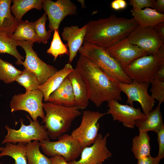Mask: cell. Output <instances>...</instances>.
Here are the masks:
<instances>
[{
    "label": "cell",
    "mask_w": 164,
    "mask_h": 164,
    "mask_svg": "<svg viewBox=\"0 0 164 164\" xmlns=\"http://www.w3.org/2000/svg\"><path fill=\"white\" fill-rule=\"evenodd\" d=\"M75 68L85 84L89 100L96 107L112 100H122L119 81L108 75L89 59L80 55Z\"/></svg>",
    "instance_id": "6da1fadb"
},
{
    "label": "cell",
    "mask_w": 164,
    "mask_h": 164,
    "mask_svg": "<svg viewBox=\"0 0 164 164\" xmlns=\"http://www.w3.org/2000/svg\"><path fill=\"white\" fill-rule=\"evenodd\" d=\"M87 25L84 42L104 49L128 37L138 25L133 18L118 17L114 15L97 20H92Z\"/></svg>",
    "instance_id": "7a4b0ae2"
},
{
    "label": "cell",
    "mask_w": 164,
    "mask_h": 164,
    "mask_svg": "<svg viewBox=\"0 0 164 164\" xmlns=\"http://www.w3.org/2000/svg\"><path fill=\"white\" fill-rule=\"evenodd\" d=\"M46 112L41 122L45 123L48 135L52 139L58 138L69 130L73 120L82 113L77 107H67L49 102L43 103Z\"/></svg>",
    "instance_id": "3957f363"
},
{
    "label": "cell",
    "mask_w": 164,
    "mask_h": 164,
    "mask_svg": "<svg viewBox=\"0 0 164 164\" xmlns=\"http://www.w3.org/2000/svg\"><path fill=\"white\" fill-rule=\"evenodd\" d=\"M78 52L91 60L108 75L120 82L131 83L120 63L102 48L84 42Z\"/></svg>",
    "instance_id": "277c9868"
},
{
    "label": "cell",
    "mask_w": 164,
    "mask_h": 164,
    "mask_svg": "<svg viewBox=\"0 0 164 164\" xmlns=\"http://www.w3.org/2000/svg\"><path fill=\"white\" fill-rule=\"evenodd\" d=\"M58 140L39 142L40 147L46 155L53 157L60 155L67 162L75 160L80 155L82 148L77 141L71 135L64 134L58 138Z\"/></svg>",
    "instance_id": "5b68a950"
},
{
    "label": "cell",
    "mask_w": 164,
    "mask_h": 164,
    "mask_svg": "<svg viewBox=\"0 0 164 164\" xmlns=\"http://www.w3.org/2000/svg\"><path fill=\"white\" fill-rule=\"evenodd\" d=\"M27 118L30 122L28 125H25L22 119H20V128L18 130L10 128L8 125L5 126L7 131V135L2 142V144L10 142L15 144L21 143L26 144L32 141L49 140L46 130L44 125H40L38 121H32L28 116Z\"/></svg>",
    "instance_id": "8992f818"
},
{
    "label": "cell",
    "mask_w": 164,
    "mask_h": 164,
    "mask_svg": "<svg viewBox=\"0 0 164 164\" xmlns=\"http://www.w3.org/2000/svg\"><path fill=\"white\" fill-rule=\"evenodd\" d=\"M164 62L155 54L143 56L133 60L124 70L126 75L132 80L150 83L154 75Z\"/></svg>",
    "instance_id": "52a82bcc"
},
{
    "label": "cell",
    "mask_w": 164,
    "mask_h": 164,
    "mask_svg": "<svg viewBox=\"0 0 164 164\" xmlns=\"http://www.w3.org/2000/svg\"><path fill=\"white\" fill-rule=\"evenodd\" d=\"M106 114L90 110L83 111L80 125L72 131L71 134L82 149L91 146L95 142L100 128L98 121Z\"/></svg>",
    "instance_id": "ba28073f"
},
{
    "label": "cell",
    "mask_w": 164,
    "mask_h": 164,
    "mask_svg": "<svg viewBox=\"0 0 164 164\" xmlns=\"http://www.w3.org/2000/svg\"><path fill=\"white\" fill-rule=\"evenodd\" d=\"M43 99V94L39 89L15 95L10 102L11 112L24 111L29 114L33 121H37L38 117L43 120L45 114Z\"/></svg>",
    "instance_id": "9c48e42d"
},
{
    "label": "cell",
    "mask_w": 164,
    "mask_h": 164,
    "mask_svg": "<svg viewBox=\"0 0 164 164\" xmlns=\"http://www.w3.org/2000/svg\"><path fill=\"white\" fill-rule=\"evenodd\" d=\"M18 46L25 51L26 58L22 63L26 69L36 76L40 85L44 83L58 70L54 66L48 64L38 57L33 50V43L26 41H16Z\"/></svg>",
    "instance_id": "30bf717a"
},
{
    "label": "cell",
    "mask_w": 164,
    "mask_h": 164,
    "mask_svg": "<svg viewBox=\"0 0 164 164\" xmlns=\"http://www.w3.org/2000/svg\"><path fill=\"white\" fill-rule=\"evenodd\" d=\"M150 84L146 82H138L134 80L130 84L119 82L121 92L127 96L126 103L133 106V102H138L145 115L153 109L156 102L155 100L148 93Z\"/></svg>",
    "instance_id": "8fae6325"
},
{
    "label": "cell",
    "mask_w": 164,
    "mask_h": 164,
    "mask_svg": "<svg viewBox=\"0 0 164 164\" xmlns=\"http://www.w3.org/2000/svg\"><path fill=\"white\" fill-rule=\"evenodd\" d=\"M43 8L45 11L49 21L48 27L53 32L58 29L61 22L68 15L76 14L77 7L70 0H43Z\"/></svg>",
    "instance_id": "7c38bea8"
},
{
    "label": "cell",
    "mask_w": 164,
    "mask_h": 164,
    "mask_svg": "<svg viewBox=\"0 0 164 164\" xmlns=\"http://www.w3.org/2000/svg\"><path fill=\"white\" fill-rule=\"evenodd\" d=\"M109 135L107 133L104 137L98 134L94 143L82 150L80 159L68 162L69 164H103L112 156V153L107 146V138Z\"/></svg>",
    "instance_id": "4fadbf2b"
},
{
    "label": "cell",
    "mask_w": 164,
    "mask_h": 164,
    "mask_svg": "<svg viewBox=\"0 0 164 164\" xmlns=\"http://www.w3.org/2000/svg\"><path fill=\"white\" fill-rule=\"evenodd\" d=\"M105 50L120 63L123 70L136 59L151 54L139 46L131 43L127 37Z\"/></svg>",
    "instance_id": "5bb4252c"
},
{
    "label": "cell",
    "mask_w": 164,
    "mask_h": 164,
    "mask_svg": "<svg viewBox=\"0 0 164 164\" xmlns=\"http://www.w3.org/2000/svg\"><path fill=\"white\" fill-rule=\"evenodd\" d=\"M107 114H110L114 121H118L126 127L134 129L135 121L144 118L145 115L140 108L127 104H123L116 100L108 101Z\"/></svg>",
    "instance_id": "9a60e30c"
},
{
    "label": "cell",
    "mask_w": 164,
    "mask_h": 164,
    "mask_svg": "<svg viewBox=\"0 0 164 164\" xmlns=\"http://www.w3.org/2000/svg\"><path fill=\"white\" fill-rule=\"evenodd\" d=\"M132 44L138 46L151 54H155L162 43L153 28L138 25L127 37Z\"/></svg>",
    "instance_id": "2e32d148"
},
{
    "label": "cell",
    "mask_w": 164,
    "mask_h": 164,
    "mask_svg": "<svg viewBox=\"0 0 164 164\" xmlns=\"http://www.w3.org/2000/svg\"><path fill=\"white\" fill-rule=\"evenodd\" d=\"M87 27L86 24L81 28L77 26H71L65 27L63 29L61 35L63 40L67 42L69 49V63L73 61L82 46Z\"/></svg>",
    "instance_id": "e0dca14e"
},
{
    "label": "cell",
    "mask_w": 164,
    "mask_h": 164,
    "mask_svg": "<svg viewBox=\"0 0 164 164\" xmlns=\"http://www.w3.org/2000/svg\"><path fill=\"white\" fill-rule=\"evenodd\" d=\"M67 77L72 87L76 106L80 109H85L89 104V100L84 82L75 68Z\"/></svg>",
    "instance_id": "ac0fdd59"
},
{
    "label": "cell",
    "mask_w": 164,
    "mask_h": 164,
    "mask_svg": "<svg viewBox=\"0 0 164 164\" xmlns=\"http://www.w3.org/2000/svg\"><path fill=\"white\" fill-rule=\"evenodd\" d=\"M48 102L67 107L76 106L72 87L67 77L59 87L51 94Z\"/></svg>",
    "instance_id": "d6986e66"
},
{
    "label": "cell",
    "mask_w": 164,
    "mask_h": 164,
    "mask_svg": "<svg viewBox=\"0 0 164 164\" xmlns=\"http://www.w3.org/2000/svg\"><path fill=\"white\" fill-rule=\"evenodd\" d=\"M161 104L159 102L156 108L152 109L144 118L135 121V125L139 132L152 131L157 133L164 127L160 111Z\"/></svg>",
    "instance_id": "ffe728a7"
},
{
    "label": "cell",
    "mask_w": 164,
    "mask_h": 164,
    "mask_svg": "<svg viewBox=\"0 0 164 164\" xmlns=\"http://www.w3.org/2000/svg\"><path fill=\"white\" fill-rule=\"evenodd\" d=\"M74 69L71 64L68 63L63 68L58 70L49 78L44 83L39 85L38 89L42 92L45 102H48L51 94L59 87Z\"/></svg>",
    "instance_id": "44dd1931"
},
{
    "label": "cell",
    "mask_w": 164,
    "mask_h": 164,
    "mask_svg": "<svg viewBox=\"0 0 164 164\" xmlns=\"http://www.w3.org/2000/svg\"><path fill=\"white\" fill-rule=\"evenodd\" d=\"M134 19L139 26L153 28L160 23L164 22V15L154 9L146 8L144 9H133L130 10Z\"/></svg>",
    "instance_id": "7402d4cb"
},
{
    "label": "cell",
    "mask_w": 164,
    "mask_h": 164,
    "mask_svg": "<svg viewBox=\"0 0 164 164\" xmlns=\"http://www.w3.org/2000/svg\"><path fill=\"white\" fill-rule=\"evenodd\" d=\"M12 0H0V33L12 36L19 24L12 14L10 9Z\"/></svg>",
    "instance_id": "603a6c76"
},
{
    "label": "cell",
    "mask_w": 164,
    "mask_h": 164,
    "mask_svg": "<svg viewBox=\"0 0 164 164\" xmlns=\"http://www.w3.org/2000/svg\"><path fill=\"white\" fill-rule=\"evenodd\" d=\"M0 157L10 156L14 160V164H27L26 144L18 143L16 145L7 142L5 147H0Z\"/></svg>",
    "instance_id": "cb8c5ba5"
},
{
    "label": "cell",
    "mask_w": 164,
    "mask_h": 164,
    "mask_svg": "<svg viewBox=\"0 0 164 164\" xmlns=\"http://www.w3.org/2000/svg\"><path fill=\"white\" fill-rule=\"evenodd\" d=\"M15 41H26L33 43L40 42L35 32L32 22L27 20L19 21L17 28L11 36Z\"/></svg>",
    "instance_id": "d4e9b609"
},
{
    "label": "cell",
    "mask_w": 164,
    "mask_h": 164,
    "mask_svg": "<svg viewBox=\"0 0 164 164\" xmlns=\"http://www.w3.org/2000/svg\"><path fill=\"white\" fill-rule=\"evenodd\" d=\"M148 132H139L132 139V151L137 159L151 155L150 137Z\"/></svg>",
    "instance_id": "484cf974"
},
{
    "label": "cell",
    "mask_w": 164,
    "mask_h": 164,
    "mask_svg": "<svg viewBox=\"0 0 164 164\" xmlns=\"http://www.w3.org/2000/svg\"><path fill=\"white\" fill-rule=\"evenodd\" d=\"M43 0H12L13 4L10 7L11 11L15 18L20 21L24 15L29 10L33 9L41 10Z\"/></svg>",
    "instance_id": "4316f807"
},
{
    "label": "cell",
    "mask_w": 164,
    "mask_h": 164,
    "mask_svg": "<svg viewBox=\"0 0 164 164\" xmlns=\"http://www.w3.org/2000/svg\"><path fill=\"white\" fill-rule=\"evenodd\" d=\"M26 145L27 164H52L50 158L41 152L39 141L34 140Z\"/></svg>",
    "instance_id": "83f0119b"
},
{
    "label": "cell",
    "mask_w": 164,
    "mask_h": 164,
    "mask_svg": "<svg viewBox=\"0 0 164 164\" xmlns=\"http://www.w3.org/2000/svg\"><path fill=\"white\" fill-rule=\"evenodd\" d=\"M18 46L16 41L11 36L0 33V53H7L14 56L17 60L15 63L18 65L22 64L23 56L17 50Z\"/></svg>",
    "instance_id": "f1b7e54d"
},
{
    "label": "cell",
    "mask_w": 164,
    "mask_h": 164,
    "mask_svg": "<svg viewBox=\"0 0 164 164\" xmlns=\"http://www.w3.org/2000/svg\"><path fill=\"white\" fill-rule=\"evenodd\" d=\"M22 72L12 63L5 61L0 57V79L6 84L11 83Z\"/></svg>",
    "instance_id": "f546056e"
},
{
    "label": "cell",
    "mask_w": 164,
    "mask_h": 164,
    "mask_svg": "<svg viewBox=\"0 0 164 164\" xmlns=\"http://www.w3.org/2000/svg\"><path fill=\"white\" fill-rule=\"evenodd\" d=\"M15 81L24 87L26 92L38 89L40 85L36 75L25 68L16 78Z\"/></svg>",
    "instance_id": "4dcf8cb0"
},
{
    "label": "cell",
    "mask_w": 164,
    "mask_h": 164,
    "mask_svg": "<svg viewBox=\"0 0 164 164\" xmlns=\"http://www.w3.org/2000/svg\"><path fill=\"white\" fill-rule=\"evenodd\" d=\"M53 38L50 48L47 50V53L54 57L56 60L59 56L64 54L69 55V51L67 47V45L62 42L60 37L58 29H55Z\"/></svg>",
    "instance_id": "1f68e13d"
},
{
    "label": "cell",
    "mask_w": 164,
    "mask_h": 164,
    "mask_svg": "<svg viewBox=\"0 0 164 164\" xmlns=\"http://www.w3.org/2000/svg\"><path fill=\"white\" fill-rule=\"evenodd\" d=\"M46 20L47 15L45 12L39 19L33 22L35 32L40 43L44 44L47 43L52 32L50 29L48 31L46 29Z\"/></svg>",
    "instance_id": "d6a6232c"
},
{
    "label": "cell",
    "mask_w": 164,
    "mask_h": 164,
    "mask_svg": "<svg viewBox=\"0 0 164 164\" xmlns=\"http://www.w3.org/2000/svg\"><path fill=\"white\" fill-rule=\"evenodd\" d=\"M151 96L161 104L164 102V81L153 80L150 82Z\"/></svg>",
    "instance_id": "836d02e7"
},
{
    "label": "cell",
    "mask_w": 164,
    "mask_h": 164,
    "mask_svg": "<svg viewBox=\"0 0 164 164\" xmlns=\"http://www.w3.org/2000/svg\"><path fill=\"white\" fill-rule=\"evenodd\" d=\"M129 4L133 7L132 9L142 10L144 8H154V0H129Z\"/></svg>",
    "instance_id": "e575fe53"
},
{
    "label": "cell",
    "mask_w": 164,
    "mask_h": 164,
    "mask_svg": "<svg viewBox=\"0 0 164 164\" xmlns=\"http://www.w3.org/2000/svg\"><path fill=\"white\" fill-rule=\"evenodd\" d=\"M157 133L159 149L158 155L155 157L160 162V160L164 157V127Z\"/></svg>",
    "instance_id": "d590c367"
},
{
    "label": "cell",
    "mask_w": 164,
    "mask_h": 164,
    "mask_svg": "<svg viewBox=\"0 0 164 164\" xmlns=\"http://www.w3.org/2000/svg\"><path fill=\"white\" fill-rule=\"evenodd\" d=\"M157 36L162 43H164V22L160 23L153 28Z\"/></svg>",
    "instance_id": "8d00e7d4"
},
{
    "label": "cell",
    "mask_w": 164,
    "mask_h": 164,
    "mask_svg": "<svg viewBox=\"0 0 164 164\" xmlns=\"http://www.w3.org/2000/svg\"><path fill=\"white\" fill-rule=\"evenodd\" d=\"M127 4L125 0H114L111 3V8L116 10L124 9L126 8Z\"/></svg>",
    "instance_id": "74e56055"
},
{
    "label": "cell",
    "mask_w": 164,
    "mask_h": 164,
    "mask_svg": "<svg viewBox=\"0 0 164 164\" xmlns=\"http://www.w3.org/2000/svg\"><path fill=\"white\" fill-rule=\"evenodd\" d=\"M137 164H159V162L150 155L138 159Z\"/></svg>",
    "instance_id": "f35d334b"
},
{
    "label": "cell",
    "mask_w": 164,
    "mask_h": 164,
    "mask_svg": "<svg viewBox=\"0 0 164 164\" xmlns=\"http://www.w3.org/2000/svg\"><path fill=\"white\" fill-rule=\"evenodd\" d=\"M153 80L164 81V64L162 65L155 72Z\"/></svg>",
    "instance_id": "ab89813d"
},
{
    "label": "cell",
    "mask_w": 164,
    "mask_h": 164,
    "mask_svg": "<svg viewBox=\"0 0 164 164\" xmlns=\"http://www.w3.org/2000/svg\"><path fill=\"white\" fill-rule=\"evenodd\" d=\"M52 164H69L62 156L56 155L50 158Z\"/></svg>",
    "instance_id": "60d3db41"
},
{
    "label": "cell",
    "mask_w": 164,
    "mask_h": 164,
    "mask_svg": "<svg viewBox=\"0 0 164 164\" xmlns=\"http://www.w3.org/2000/svg\"><path fill=\"white\" fill-rule=\"evenodd\" d=\"M154 9L158 12L162 13L164 12V0H157L155 1Z\"/></svg>",
    "instance_id": "b9f144b4"
},
{
    "label": "cell",
    "mask_w": 164,
    "mask_h": 164,
    "mask_svg": "<svg viewBox=\"0 0 164 164\" xmlns=\"http://www.w3.org/2000/svg\"><path fill=\"white\" fill-rule=\"evenodd\" d=\"M162 61L164 62V44H162L155 53Z\"/></svg>",
    "instance_id": "7bdbcfd3"
},
{
    "label": "cell",
    "mask_w": 164,
    "mask_h": 164,
    "mask_svg": "<svg viewBox=\"0 0 164 164\" xmlns=\"http://www.w3.org/2000/svg\"><path fill=\"white\" fill-rule=\"evenodd\" d=\"M0 164H3L2 163H0Z\"/></svg>",
    "instance_id": "ee69618b"
}]
</instances>
